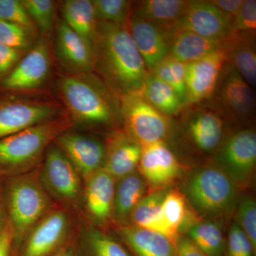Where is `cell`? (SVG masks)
Segmentation results:
<instances>
[{
	"mask_svg": "<svg viewBox=\"0 0 256 256\" xmlns=\"http://www.w3.org/2000/svg\"><path fill=\"white\" fill-rule=\"evenodd\" d=\"M222 42L207 40L192 32L176 28L170 32L168 56L184 64L190 63L220 50Z\"/></svg>",
	"mask_w": 256,
	"mask_h": 256,
	"instance_id": "603a6c76",
	"label": "cell"
},
{
	"mask_svg": "<svg viewBox=\"0 0 256 256\" xmlns=\"http://www.w3.org/2000/svg\"><path fill=\"white\" fill-rule=\"evenodd\" d=\"M87 242L92 256H130L120 244L98 230L89 232Z\"/></svg>",
	"mask_w": 256,
	"mask_h": 256,
	"instance_id": "d590c367",
	"label": "cell"
},
{
	"mask_svg": "<svg viewBox=\"0 0 256 256\" xmlns=\"http://www.w3.org/2000/svg\"><path fill=\"white\" fill-rule=\"evenodd\" d=\"M238 225L256 250V204L254 200L246 198L242 200L238 210Z\"/></svg>",
	"mask_w": 256,
	"mask_h": 256,
	"instance_id": "74e56055",
	"label": "cell"
},
{
	"mask_svg": "<svg viewBox=\"0 0 256 256\" xmlns=\"http://www.w3.org/2000/svg\"><path fill=\"white\" fill-rule=\"evenodd\" d=\"M142 148L138 168L148 182L153 186H164L178 178L180 162L164 142L153 143Z\"/></svg>",
	"mask_w": 256,
	"mask_h": 256,
	"instance_id": "e0dca14e",
	"label": "cell"
},
{
	"mask_svg": "<svg viewBox=\"0 0 256 256\" xmlns=\"http://www.w3.org/2000/svg\"><path fill=\"white\" fill-rule=\"evenodd\" d=\"M120 234L138 256H176L172 242L158 232L126 226L120 229Z\"/></svg>",
	"mask_w": 256,
	"mask_h": 256,
	"instance_id": "d4e9b609",
	"label": "cell"
},
{
	"mask_svg": "<svg viewBox=\"0 0 256 256\" xmlns=\"http://www.w3.org/2000/svg\"><path fill=\"white\" fill-rule=\"evenodd\" d=\"M132 2L127 0H92L98 21L127 26Z\"/></svg>",
	"mask_w": 256,
	"mask_h": 256,
	"instance_id": "1f68e13d",
	"label": "cell"
},
{
	"mask_svg": "<svg viewBox=\"0 0 256 256\" xmlns=\"http://www.w3.org/2000/svg\"><path fill=\"white\" fill-rule=\"evenodd\" d=\"M228 256H254L255 255L250 240L239 227L234 223L230 227L227 242Z\"/></svg>",
	"mask_w": 256,
	"mask_h": 256,
	"instance_id": "f35d334b",
	"label": "cell"
},
{
	"mask_svg": "<svg viewBox=\"0 0 256 256\" xmlns=\"http://www.w3.org/2000/svg\"><path fill=\"white\" fill-rule=\"evenodd\" d=\"M94 70L120 98L142 90L148 72L127 26L98 21Z\"/></svg>",
	"mask_w": 256,
	"mask_h": 256,
	"instance_id": "6da1fadb",
	"label": "cell"
},
{
	"mask_svg": "<svg viewBox=\"0 0 256 256\" xmlns=\"http://www.w3.org/2000/svg\"><path fill=\"white\" fill-rule=\"evenodd\" d=\"M28 16L42 34L47 35L55 21L56 4L52 0H22Z\"/></svg>",
	"mask_w": 256,
	"mask_h": 256,
	"instance_id": "836d02e7",
	"label": "cell"
},
{
	"mask_svg": "<svg viewBox=\"0 0 256 256\" xmlns=\"http://www.w3.org/2000/svg\"><path fill=\"white\" fill-rule=\"evenodd\" d=\"M176 256H207L191 239L178 237L175 245Z\"/></svg>",
	"mask_w": 256,
	"mask_h": 256,
	"instance_id": "b9f144b4",
	"label": "cell"
},
{
	"mask_svg": "<svg viewBox=\"0 0 256 256\" xmlns=\"http://www.w3.org/2000/svg\"><path fill=\"white\" fill-rule=\"evenodd\" d=\"M226 62L254 88L256 84L255 33L232 30L220 46Z\"/></svg>",
	"mask_w": 256,
	"mask_h": 256,
	"instance_id": "ac0fdd59",
	"label": "cell"
},
{
	"mask_svg": "<svg viewBox=\"0 0 256 256\" xmlns=\"http://www.w3.org/2000/svg\"><path fill=\"white\" fill-rule=\"evenodd\" d=\"M176 92L183 107L186 102V64L168 56L151 72Z\"/></svg>",
	"mask_w": 256,
	"mask_h": 256,
	"instance_id": "4dcf8cb0",
	"label": "cell"
},
{
	"mask_svg": "<svg viewBox=\"0 0 256 256\" xmlns=\"http://www.w3.org/2000/svg\"><path fill=\"white\" fill-rule=\"evenodd\" d=\"M142 150L127 132H114L106 146L104 168L114 180L132 174L139 164Z\"/></svg>",
	"mask_w": 256,
	"mask_h": 256,
	"instance_id": "d6986e66",
	"label": "cell"
},
{
	"mask_svg": "<svg viewBox=\"0 0 256 256\" xmlns=\"http://www.w3.org/2000/svg\"><path fill=\"white\" fill-rule=\"evenodd\" d=\"M31 32L16 24L0 20V44L14 50H26L32 45Z\"/></svg>",
	"mask_w": 256,
	"mask_h": 256,
	"instance_id": "e575fe53",
	"label": "cell"
},
{
	"mask_svg": "<svg viewBox=\"0 0 256 256\" xmlns=\"http://www.w3.org/2000/svg\"><path fill=\"white\" fill-rule=\"evenodd\" d=\"M188 234L190 238L207 256H222L223 254L224 236L218 224L210 222L194 224Z\"/></svg>",
	"mask_w": 256,
	"mask_h": 256,
	"instance_id": "f546056e",
	"label": "cell"
},
{
	"mask_svg": "<svg viewBox=\"0 0 256 256\" xmlns=\"http://www.w3.org/2000/svg\"><path fill=\"white\" fill-rule=\"evenodd\" d=\"M42 178L47 188L60 200L74 202L80 196V175L58 146L48 148Z\"/></svg>",
	"mask_w": 256,
	"mask_h": 256,
	"instance_id": "4fadbf2b",
	"label": "cell"
},
{
	"mask_svg": "<svg viewBox=\"0 0 256 256\" xmlns=\"http://www.w3.org/2000/svg\"><path fill=\"white\" fill-rule=\"evenodd\" d=\"M176 28L207 40L222 42L232 31V18L210 1H188L182 16L172 30Z\"/></svg>",
	"mask_w": 256,
	"mask_h": 256,
	"instance_id": "ba28073f",
	"label": "cell"
},
{
	"mask_svg": "<svg viewBox=\"0 0 256 256\" xmlns=\"http://www.w3.org/2000/svg\"><path fill=\"white\" fill-rule=\"evenodd\" d=\"M50 256H76L73 249L70 248H62L58 252Z\"/></svg>",
	"mask_w": 256,
	"mask_h": 256,
	"instance_id": "bcb514c9",
	"label": "cell"
},
{
	"mask_svg": "<svg viewBox=\"0 0 256 256\" xmlns=\"http://www.w3.org/2000/svg\"><path fill=\"white\" fill-rule=\"evenodd\" d=\"M50 67L48 42L40 40L11 72L0 78V88L14 92L38 88L46 82Z\"/></svg>",
	"mask_w": 256,
	"mask_h": 256,
	"instance_id": "9c48e42d",
	"label": "cell"
},
{
	"mask_svg": "<svg viewBox=\"0 0 256 256\" xmlns=\"http://www.w3.org/2000/svg\"><path fill=\"white\" fill-rule=\"evenodd\" d=\"M2 200L13 246H21L32 228L50 212V197L35 175L24 174L8 178Z\"/></svg>",
	"mask_w": 256,
	"mask_h": 256,
	"instance_id": "3957f363",
	"label": "cell"
},
{
	"mask_svg": "<svg viewBox=\"0 0 256 256\" xmlns=\"http://www.w3.org/2000/svg\"><path fill=\"white\" fill-rule=\"evenodd\" d=\"M22 52L0 44V78L4 76L21 60Z\"/></svg>",
	"mask_w": 256,
	"mask_h": 256,
	"instance_id": "60d3db41",
	"label": "cell"
},
{
	"mask_svg": "<svg viewBox=\"0 0 256 256\" xmlns=\"http://www.w3.org/2000/svg\"><path fill=\"white\" fill-rule=\"evenodd\" d=\"M66 126L65 119L54 118L0 139V175L26 174Z\"/></svg>",
	"mask_w": 256,
	"mask_h": 256,
	"instance_id": "277c9868",
	"label": "cell"
},
{
	"mask_svg": "<svg viewBox=\"0 0 256 256\" xmlns=\"http://www.w3.org/2000/svg\"><path fill=\"white\" fill-rule=\"evenodd\" d=\"M58 87L64 105L76 122L110 126L122 121L120 98L97 74H64Z\"/></svg>",
	"mask_w": 256,
	"mask_h": 256,
	"instance_id": "7a4b0ae2",
	"label": "cell"
},
{
	"mask_svg": "<svg viewBox=\"0 0 256 256\" xmlns=\"http://www.w3.org/2000/svg\"><path fill=\"white\" fill-rule=\"evenodd\" d=\"M146 191L143 178L134 172L120 178L114 190V214L118 222L124 223L130 217L133 210L144 196Z\"/></svg>",
	"mask_w": 256,
	"mask_h": 256,
	"instance_id": "83f0119b",
	"label": "cell"
},
{
	"mask_svg": "<svg viewBox=\"0 0 256 256\" xmlns=\"http://www.w3.org/2000/svg\"><path fill=\"white\" fill-rule=\"evenodd\" d=\"M141 92L152 106L166 116L178 114L183 108L176 92L153 74H148Z\"/></svg>",
	"mask_w": 256,
	"mask_h": 256,
	"instance_id": "f1b7e54d",
	"label": "cell"
},
{
	"mask_svg": "<svg viewBox=\"0 0 256 256\" xmlns=\"http://www.w3.org/2000/svg\"><path fill=\"white\" fill-rule=\"evenodd\" d=\"M0 20L16 24L30 32L34 30L33 22L18 0H0Z\"/></svg>",
	"mask_w": 256,
	"mask_h": 256,
	"instance_id": "8d00e7d4",
	"label": "cell"
},
{
	"mask_svg": "<svg viewBox=\"0 0 256 256\" xmlns=\"http://www.w3.org/2000/svg\"><path fill=\"white\" fill-rule=\"evenodd\" d=\"M56 140L60 150L84 178L104 168L106 146L100 141L72 132L60 134Z\"/></svg>",
	"mask_w": 256,
	"mask_h": 256,
	"instance_id": "5bb4252c",
	"label": "cell"
},
{
	"mask_svg": "<svg viewBox=\"0 0 256 256\" xmlns=\"http://www.w3.org/2000/svg\"><path fill=\"white\" fill-rule=\"evenodd\" d=\"M236 182L220 166L197 171L190 178L186 193L194 206L208 216L226 214L236 201Z\"/></svg>",
	"mask_w": 256,
	"mask_h": 256,
	"instance_id": "5b68a950",
	"label": "cell"
},
{
	"mask_svg": "<svg viewBox=\"0 0 256 256\" xmlns=\"http://www.w3.org/2000/svg\"><path fill=\"white\" fill-rule=\"evenodd\" d=\"M188 1L143 0L131 3L130 16L171 32L184 14Z\"/></svg>",
	"mask_w": 256,
	"mask_h": 256,
	"instance_id": "7402d4cb",
	"label": "cell"
},
{
	"mask_svg": "<svg viewBox=\"0 0 256 256\" xmlns=\"http://www.w3.org/2000/svg\"><path fill=\"white\" fill-rule=\"evenodd\" d=\"M6 225H8V220H6L4 205H3L2 198H0V234L2 233L3 230L6 228Z\"/></svg>",
	"mask_w": 256,
	"mask_h": 256,
	"instance_id": "f6af8a7d",
	"label": "cell"
},
{
	"mask_svg": "<svg viewBox=\"0 0 256 256\" xmlns=\"http://www.w3.org/2000/svg\"><path fill=\"white\" fill-rule=\"evenodd\" d=\"M127 28L148 72L169 55L170 32L141 18L130 16Z\"/></svg>",
	"mask_w": 256,
	"mask_h": 256,
	"instance_id": "9a60e30c",
	"label": "cell"
},
{
	"mask_svg": "<svg viewBox=\"0 0 256 256\" xmlns=\"http://www.w3.org/2000/svg\"><path fill=\"white\" fill-rule=\"evenodd\" d=\"M188 132L198 149L204 152L214 150L223 138V120L215 111L198 110L188 121Z\"/></svg>",
	"mask_w": 256,
	"mask_h": 256,
	"instance_id": "cb8c5ba5",
	"label": "cell"
},
{
	"mask_svg": "<svg viewBox=\"0 0 256 256\" xmlns=\"http://www.w3.org/2000/svg\"><path fill=\"white\" fill-rule=\"evenodd\" d=\"M210 2L220 11L229 15L233 20L236 15L238 14L244 0H210Z\"/></svg>",
	"mask_w": 256,
	"mask_h": 256,
	"instance_id": "7bdbcfd3",
	"label": "cell"
},
{
	"mask_svg": "<svg viewBox=\"0 0 256 256\" xmlns=\"http://www.w3.org/2000/svg\"><path fill=\"white\" fill-rule=\"evenodd\" d=\"M69 229L70 220L66 212H48L25 238L21 256L53 255L62 248Z\"/></svg>",
	"mask_w": 256,
	"mask_h": 256,
	"instance_id": "8fae6325",
	"label": "cell"
},
{
	"mask_svg": "<svg viewBox=\"0 0 256 256\" xmlns=\"http://www.w3.org/2000/svg\"><path fill=\"white\" fill-rule=\"evenodd\" d=\"M60 108L50 102L4 99L0 100V139L54 119Z\"/></svg>",
	"mask_w": 256,
	"mask_h": 256,
	"instance_id": "52a82bcc",
	"label": "cell"
},
{
	"mask_svg": "<svg viewBox=\"0 0 256 256\" xmlns=\"http://www.w3.org/2000/svg\"><path fill=\"white\" fill-rule=\"evenodd\" d=\"M55 54L57 60L70 73H87L94 70L92 44L72 30L63 20L57 24Z\"/></svg>",
	"mask_w": 256,
	"mask_h": 256,
	"instance_id": "2e32d148",
	"label": "cell"
},
{
	"mask_svg": "<svg viewBox=\"0 0 256 256\" xmlns=\"http://www.w3.org/2000/svg\"><path fill=\"white\" fill-rule=\"evenodd\" d=\"M85 200L87 210L98 223H105L114 210V178L104 168L86 178Z\"/></svg>",
	"mask_w": 256,
	"mask_h": 256,
	"instance_id": "ffe728a7",
	"label": "cell"
},
{
	"mask_svg": "<svg viewBox=\"0 0 256 256\" xmlns=\"http://www.w3.org/2000/svg\"><path fill=\"white\" fill-rule=\"evenodd\" d=\"M226 72L220 94L224 108L234 117H248L255 108V92L234 67H229Z\"/></svg>",
	"mask_w": 256,
	"mask_h": 256,
	"instance_id": "44dd1931",
	"label": "cell"
},
{
	"mask_svg": "<svg viewBox=\"0 0 256 256\" xmlns=\"http://www.w3.org/2000/svg\"><path fill=\"white\" fill-rule=\"evenodd\" d=\"M226 63L225 55L220 48L200 60L186 64L184 106L198 104L212 97Z\"/></svg>",
	"mask_w": 256,
	"mask_h": 256,
	"instance_id": "7c38bea8",
	"label": "cell"
},
{
	"mask_svg": "<svg viewBox=\"0 0 256 256\" xmlns=\"http://www.w3.org/2000/svg\"><path fill=\"white\" fill-rule=\"evenodd\" d=\"M120 108L126 132L142 148L164 142L170 130L168 116L152 106L142 92L121 97Z\"/></svg>",
	"mask_w": 256,
	"mask_h": 256,
	"instance_id": "8992f818",
	"label": "cell"
},
{
	"mask_svg": "<svg viewBox=\"0 0 256 256\" xmlns=\"http://www.w3.org/2000/svg\"><path fill=\"white\" fill-rule=\"evenodd\" d=\"M64 21L79 36L92 45L97 30L98 20L92 1L66 0L62 6Z\"/></svg>",
	"mask_w": 256,
	"mask_h": 256,
	"instance_id": "4316f807",
	"label": "cell"
},
{
	"mask_svg": "<svg viewBox=\"0 0 256 256\" xmlns=\"http://www.w3.org/2000/svg\"><path fill=\"white\" fill-rule=\"evenodd\" d=\"M256 1L244 0V4L232 20V30L246 33H256Z\"/></svg>",
	"mask_w": 256,
	"mask_h": 256,
	"instance_id": "ab89813d",
	"label": "cell"
},
{
	"mask_svg": "<svg viewBox=\"0 0 256 256\" xmlns=\"http://www.w3.org/2000/svg\"><path fill=\"white\" fill-rule=\"evenodd\" d=\"M218 158L220 168L236 182H249L256 169V132L246 129L229 136L222 146Z\"/></svg>",
	"mask_w": 256,
	"mask_h": 256,
	"instance_id": "30bf717a",
	"label": "cell"
},
{
	"mask_svg": "<svg viewBox=\"0 0 256 256\" xmlns=\"http://www.w3.org/2000/svg\"><path fill=\"white\" fill-rule=\"evenodd\" d=\"M13 246L12 234L9 225L0 234V256H10Z\"/></svg>",
	"mask_w": 256,
	"mask_h": 256,
	"instance_id": "ee69618b",
	"label": "cell"
},
{
	"mask_svg": "<svg viewBox=\"0 0 256 256\" xmlns=\"http://www.w3.org/2000/svg\"><path fill=\"white\" fill-rule=\"evenodd\" d=\"M164 195L163 192H158L143 197L134 207L130 218L134 224V226L162 234L175 246L178 236L168 227L162 214L161 204Z\"/></svg>",
	"mask_w": 256,
	"mask_h": 256,
	"instance_id": "484cf974",
	"label": "cell"
},
{
	"mask_svg": "<svg viewBox=\"0 0 256 256\" xmlns=\"http://www.w3.org/2000/svg\"><path fill=\"white\" fill-rule=\"evenodd\" d=\"M161 210L165 223L178 236V230L184 222L188 214L184 196L175 190L165 194L162 202Z\"/></svg>",
	"mask_w": 256,
	"mask_h": 256,
	"instance_id": "d6a6232c",
	"label": "cell"
}]
</instances>
